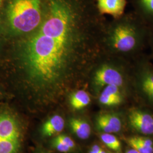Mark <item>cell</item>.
<instances>
[{
  "mask_svg": "<svg viewBox=\"0 0 153 153\" xmlns=\"http://www.w3.org/2000/svg\"><path fill=\"white\" fill-rule=\"evenodd\" d=\"M82 6L48 0L38 27L21 45L26 87L38 100L61 93L71 71L90 70L98 57L104 30Z\"/></svg>",
  "mask_w": 153,
  "mask_h": 153,
  "instance_id": "cell-1",
  "label": "cell"
},
{
  "mask_svg": "<svg viewBox=\"0 0 153 153\" xmlns=\"http://www.w3.org/2000/svg\"><path fill=\"white\" fill-rule=\"evenodd\" d=\"M150 28L140 17L123 15L104 31L103 43L112 57L131 61L149 43Z\"/></svg>",
  "mask_w": 153,
  "mask_h": 153,
  "instance_id": "cell-2",
  "label": "cell"
},
{
  "mask_svg": "<svg viewBox=\"0 0 153 153\" xmlns=\"http://www.w3.org/2000/svg\"><path fill=\"white\" fill-rule=\"evenodd\" d=\"M27 124L16 111L0 107V153H23Z\"/></svg>",
  "mask_w": 153,
  "mask_h": 153,
  "instance_id": "cell-3",
  "label": "cell"
},
{
  "mask_svg": "<svg viewBox=\"0 0 153 153\" xmlns=\"http://www.w3.org/2000/svg\"><path fill=\"white\" fill-rule=\"evenodd\" d=\"M7 18L14 32L32 33L43 20L40 0H13L8 7Z\"/></svg>",
  "mask_w": 153,
  "mask_h": 153,
  "instance_id": "cell-4",
  "label": "cell"
},
{
  "mask_svg": "<svg viewBox=\"0 0 153 153\" xmlns=\"http://www.w3.org/2000/svg\"><path fill=\"white\" fill-rule=\"evenodd\" d=\"M111 61L100 64L92 76V84L96 91H101L108 85L124 89L131 78V61L112 57Z\"/></svg>",
  "mask_w": 153,
  "mask_h": 153,
  "instance_id": "cell-5",
  "label": "cell"
},
{
  "mask_svg": "<svg viewBox=\"0 0 153 153\" xmlns=\"http://www.w3.org/2000/svg\"><path fill=\"white\" fill-rule=\"evenodd\" d=\"M131 63V78L145 98L153 104V64L138 57Z\"/></svg>",
  "mask_w": 153,
  "mask_h": 153,
  "instance_id": "cell-6",
  "label": "cell"
},
{
  "mask_svg": "<svg viewBox=\"0 0 153 153\" xmlns=\"http://www.w3.org/2000/svg\"><path fill=\"white\" fill-rule=\"evenodd\" d=\"M128 120L131 127L143 134H153V116L138 108L130 110Z\"/></svg>",
  "mask_w": 153,
  "mask_h": 153,
  "instance_id": "cell-7",
  "label": "cell"
},
{
  "mask_svg": "<svg viewBox=\"0 0 153 153\" xmlns=\"http://www.w3.org/2000/svg\"><path fill=\"white\" fill-rule=\"evenodd\" d=\"M123 89L115 85L105 86L101 90L99 98L100 103L107 107L119 105L123 102Z\"/></svg>",
  "mask_w": 153,
  "mask_h": 153,
  "instance_id": "cell-8",
  "label": "cell"
},
{
  "mask_svg": "<svg viewBox=\"0 0 153 153\" xmlns=\"http://www.w3.org/2000/svg\"><path fill=\"white\" fill-rule=\"evenodd\" d=\"M126 0H97L99 12L102 14H108L115 19L124 14Z\"/></svg>",
  "mask_w": 153,
  "mask_h": 153,
  "instance_id": "cell-9",
  "label": "cell"
},
{
  "mask_svg": "<svg viewBox=\"0 0 153 153\" xmlns=\"http://www.w3.org/2000/svg\"><path fill=\"white\" fill-rule=\"evenodd\" d=\"M97 126L100 131L105 133H114L120 131L121 121L117 115L114 114H102L96 119Z\"/></svg>",
  "mask_w": 153,
  "mask_h": 153,
  "instance_id": "cell-10",
  "label": "cell"
},
{
  "mask_svg": "<svg viewBox=\"0 0 153 153\" xmlns=\"http://www.w3.org/2000/svg\"><path fill=\"white\" fill-rule=\"evenodd\" d=\"M64 127L65 120L64 118L60 115H53L45 121L42 126L41 134L44 137L57 136L63 131Z\"/></svg>",
  "mask_w": 153,
  "mask_h": 153,
  "instance_id": "cell-11",
  "label": "cell"
},
{
  "mask_svg": "<svg viewBox=\"0 0 153 153\" xmlns=\"http://www.w3.org/2000/svg\"><path fill=\"white\" fill-rule=\"evenodd\" d=\"M69 126L73 133L81 140H86L91 135V129L90 125L82 119L72 118L69 120Z\"/></svg>",
  "mask_w": 153,
  "mask_h": 153,
  "instance_id": "cell-12",
  "label": "cell"
},
{
  "mask_svg": "<svg viewBox=\"0 0 153 153\" xmlns=\"http://www.w3.org/2000/svg\"><path fill=\"white\" fill-rule=\"evenodd\" d=\"M140 18L149 27L153 26V0H136Z\"/></svg>",
  "mask_w": 153,
  "mask_h": 153,
  "instance_id": "cell-13",
  "label": "cell"
},
{
  "mask_svg": "<svg viewBox=\"0 0 153 153\" xmlns=\"http://www.w3.org/2000/svg\"><path fill=\"white\" fill-rule=\"evenodd\" d=\"M70 102L74 109H81L87 107L90 103L91 98L88 92L80 90L71 95Z\"/></svg>",
  "mask_w": 153,
  "mask_h": 153,
  "instance_id": "cell-14",
  "label": "cell"
},
{
  "mask_svg": "<svg viewBox=\"0 0 153 153\" xmlns=\"http://www.w3.org/2000/svg\"><path fill=\"white\" fill-rule=\"evenodd\" d=\"M100 139L104 145L114 151H120L121 143L117 138L112 133H103L100 136Z\"/></svg>",
  "mask_w": 153,
  "mask_h": 153,
  "instance_id": "cell-15",
  "label": "cell"
},
{
  "mask_svg": "<svg viewBox=\"0 0 153 153\" xmlns=\"http://www.w3.org/2000/svg\"><path fill=\"white\" fill-rule=\"evenodd\" d=\"M127 142L132 149L136 150L138 153H153V147H145L137 142L133 137L128 138Z\"/></svg>",
  "mask_w": 153,
  "mask_h": 153,
  "instance_id": "cell-16",
  "label": "cell"
},
{
  "mask_svg": "<svg viewBox=\"0 0 153 153\" xmlns=\"http://www.w3.org/2000/svg\"><path fill=\"white\" fill-rule=\"evenodd\" d=\"M55 141L61 142L73 150L76 147V143L71 137L65 134H59L53 139Z\"/></svg>",
  "mask_w": 153,
  "mask_h": 153,
  "instance_id": "cell-17",
  "label": "cell"
},
{
  "mask_svg": "<svg viewBox=\"0 0 153 153\" xmlns=\"http://www.w3.org/2000/svg\"><path fill=\"white\" fill-rule=\"evenodd\" d=\"M52 146L56 150H57L58 152H59L60 153H69L72 150L71 148L66 146L65 144H64L61 142L55 141L54 140H53V141L52 142Z\"/></svg>",
  "mask_w": 153,
  "mask_h": 153,
  "instance_id": "cell-18",
  "label": "cell"
},
{
  "mask_svg": "<svg viewBox=\"0 0 153 153\" xmlns=\"http://www.w3.org/2000/svg\"><path fill=\"white\" fill-rule=\"evenodd\" d=\"M133 138L137 142L145 147H153V141L149 138L143 137H134Z\"/></svg>",
  "mask_w": 153,
  "mask_h": 153,
  "instance_id": "cell-19",
  "label": "cell"
},
{
  "mask_svg": "<svg viewBox=\"0 0 153 153\" xmlns=\"http://www.w3.org/2000/svg\"><path fill=\"white\" fill-rule=\"evenodd\" d=\"M102 149L98 145H94L91 148L89 153H99Z\"/></svg>",
  "mask_w": 153,
  "mask_h": 153,
  "instance_id": "cell-20",
  "label": "cell"
},
{
  "mask_svg": "<svg viewBox=\"0 0 153 153\" xmlns=\"http://www.w3.org/2000/svg\"><path fill=\"white\" fill-rule=\"evenodd\" d=\"M149 42L151 44V47H152V53H153V31H151V29H150V34Z\"/></svg>",
  "mask_w": 153,
  "mask_h": 153,
  "instance_id": "cell-21",
  "label": "cell"
},
{
  "mask_svg": "<svg viewBox=\"0 0 153 153\" xmlns=\"http://www.w3.org/2000/svg\"><path fill=\"white\" fill-rule=\"evenodd\" d=\"M126 153H138L137 152V151L131 148V149L128 150Z\"/></svg>",
  "mask_w": 153,
  "mask_h": 153,
  "instance_id": "cell-22",
  "label": "cell"
},
{
  "mask_svg": "<svg viewBox=\"0 0 153 153\" xmlns=\"http://www.w3.org/2000/svg\"><path fill=\"white\" fill-rule=\"evenodd\" d=\"M99 153H107L104 150H102V149H101L100 150V151L99 152Z\"/></svg>",
  "mask_w": 153,
  "mask_h": 153,
  "instance_id": "cell-23",
  "label": "cell"
},
{
  "mask_svg": "<svg viewBox=\"0 0 153 153\" xmlns=\"http://www.w3.org/2000/svg\"><path fill=\"white\" fill-rule=\"evenodd\" d=\"M2 0H0V6L1 5V3H2Z\"/></svg>",
  "mask_w": 153,
  "mask_h": 153,
  "instance_id": "cell-24",
  "label": "cell"
},
{
  "mask_svg": "<svg viewBox=\"0 0 153 153\" xmlns=\"http://www.w3.org/2000/svg\"><path fill=\"white\" fill-rule=\"evenodd\" d=\"M41 153H48V152H42Z\"/></svg>",
  "mask_w": 153,
  "mask_h": 153,
  "instance_id": "cell-25",
  "label": "cell"
},
{
  "mask_svg": "<svg viewBox=\"0 0 153 153\" xmlns=\"http://www.w3.org/2000/svg\"><path fill=\"white\" fill-rule=\"evenodd\" d=\"M1 93H0V97H1Z\"/></svg>",
  "mask_w": 153,
  "mask_h": 153,
  "instance_id": "cell-26",
  "label": "cell"
},
{
  "mask_svg": "<svg viewBox=\"0 0 153 153\" xmlns=\"http://www.w3.org/2000/svg\"><path fill=\"white\" fill-rule=\"evenodd\" d=\"M40 153V152H39V153Z\"/></svg>",
  "mask_w": 153,
  "mask_h": 153,
  "instance_id": "cell-27",
  "label": "cell"
}]
</instances>
